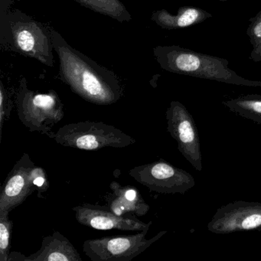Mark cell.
Listing matches in <instances>:
<instances>
[{"label": "cell", "instance_id": "cell-1", "mask_svg": "<svg viewBox=\"0 0 261 261\" xmlns=\"http://www.w3.org/2000/svg\"><path fill=\"white\" fill-rule=\"evenodd\" d=\"M50 30L54 50L59 56V75L62 82L90 103H117L123 94L117 74L72 48L54 29L50 27Z\"/></svg>", "mask_w": 261, "mask_h": 261}, {"label": "cell", "instance_id": "cell-2", "mask_svg": "<svg viewBox=\"0 0 261 261\" xmlns=\"http://www.w3.org/2000/svg\"><path fill=\"white\" fill-rule=\"evenodd\" d=\"M153 55L162 69L181 75L244 87H261V81L249 80L229 68L228 61L178 45H158Z\"/></svg>", "mask_w": 261, "mask_h": 261}, {"label": "cell", "instance_id": "cell-3", "mask_svg": "<svg viewBox=\"0 0 261 261\" xmlns=\"http://www.w3.org/2000/svg\"><path fill=\"white\" fill-rule=\"evenodd\" d=\"M0 44L6 51L33 58L46 66L54 65V45L50 27L21 10H10L0 22Z\"/></svg>", "mask_w": 261, "mask_h": 261}, {"label": "cell", "instance_id": "cell-4", "mask_svg": "<svg viewBox=\"0 0 261 261\" xmlns=\"http://www.w3.org/2000/svg\"><path fill=\"white\" fill-rule=\"evenodd\" d=\"M16 103L19 120L32 133L48 135L65 115L63 103L56 91L42 93L30 89L25 77L19 82Z\"/></svg>", "mask_w": 261, "mask_h": 261}, {"label": "cell", "instance_id": "cell-5", "mask_svg": "<svg viewBox=\"0 0 261 261\" xmlns=\"http://www.w3.org/2000/svg\"><path fill=\"white\" fill-rule=\"evenodd\" d=\"M47 137L61 146L88 151L124 148L136 143L135 139L115 126L88 120L65 125Z\"/></svg>", "mask_w": 261, "mask_h": 261}, {"label": "cell", "instance_id": "cell-6", "mask_svg": "<svg viewBox=\"0 0 261 261\" xmlns=\"http://www.w3.org/2000/svg\"><path fill=\"white\" fill-rule=\"evenodd\" d=\"M149 228L137 234L116 235L88 240L83 244V251L92 261H130L141 254L167 230H162L155 237L146 238Z\"/></svg>", "mask_w": 261, "mask_h": 261}, {"label": "cell", "instance_id": "cell-7", "mask_svg": "<svg viewBox=\"0 0 261 261\" xmlns=\"http://www.w3.org/2000/svg\"><path fill=\"white\" fill-rule=\"evenodd\" d=\"M129 175L152 192L185 194L195 186L189 172L163 160L133 168Z\"/></svg>", "mask_w": 261, "mask_h": 261}, {"label": "cell", "instance_id": "cell-8", "mask_svg": "<svg viewBox=\"0 0 261 261\" xmlns=\"http://www.w3.org/2000/svg\"><path fill=\"white\" fill-rule=\"evenodd\" d=\"M167 130L178 149L195 170H202V155L196 123L187 108L179 101L171 102L166 111Z\"/></svg>", "mask_w": 261, "mask_h": 261}, {"label": "cell", "instance_id": "cell-9", "mask_svg": "<svg viewBox=\"0 0 261 261\" xmlns=\"http://www.w3.org/2000/svg\"><path fill=\"white\" fill-rule=\"evenodd\" d=\"M207 229L217 234L261 230V202L239 200L221 206L207 224Z\"/></svg>", "mask_w": 261, "mask_h": 261}, {"label": "cell", "instance_id": "cell-10", "mask_svg": "<svg viewBox=\"0 0 261 261\" xmlns=\"http://www.w3.org/2000/svg\"><path fill=\"white\" fill-rule=\"evenodd\" d=\"M39 169L40 167L35 165L29 154L22 155L3 184L0 212H11L37 190L34 181Z\"/></svg>", "mask_w": 261, "mask_h": 261}, {"label": "cell", "instance_id": "cell-11", "mask_svg": "<svg viewBox=\"0 0 261 261\" xmlns=\"http://www.w3.org/2000/svg\"><path fill=\"white\" fill-rule=\"evenodd\" d=\"M73 211L77 222L96 230H143L152 224V221L146 224L137 218L120 216L108 206L85 203L73 207Z\"/></svg>", "mask_w": 261, "mask_h": 261}, {"label": "cell", "instance_id": "cell-12", "mask_svg": "<svg viewBox=\"0 0 261 261\" xmlns=\"http://www.w3.org/2000/svg\"><path fill=\"white\" fill-rule=\"evenodd\" d=\"M23 261H82V258L71 241L55 230L43 238L40 250L24 256Z\"/></svg>", "mask_w": 261, "mask_h": 261}, {"label": "cell", "instance_id": "cell-13", "mask_svg": "<svg viewBox=\"0 0 261 261\" xmlns=\"http://www.w3.org/2000/svg\"><path fill=\"white\" fill-rule=\"evenodd\" d=\"M112 195L108 199V207L120 216H143L147 213L149 206L145 202L137 189L133 186H121L111 183Z\"/></svg>", "mask_w": 261, "mask_h": 261}, {"label": "cell", "instance_id": "cell-14", "mask_svg": "<svg viewBox=\"0 0 261 261\" xmlns=\"http://www.w3.org/2000/svg\"><path fill=\"white\" fill-rule=\"evenodd\" d=\"M208 12L194 7H182L178 9L177 14L172 15L167 10L154 11L151 19L164 30H178L201 23L212 18Z\"/></svg>", "mask_w": 261, "mask_h": 261}, {"label": "cell", "instance_id": "cell-15", "mask_svg": "<svg viewBox=\"0 0 261 261\" xmlns=\"http://www.w3.org/2000/svg\"><path fill=\"white\" fill-rule=\"evenodd\" d=\"M231 112L248 119L256 123H261V96L248 94L229 99L222 102Z\"/></svg>", "mask_w": 261, "mask_h": 261}, {"label": "cell", "instance_id": "cell-16", "mask_svg": "<svg viewBox=\"0 0 261 261\" xmlns=\"http://www.w3.org/2000/svg\"><path fill=\"white\" fill-rule=\"evenodd\" d=\"M95 13L105 15L120 22H129L130 13L120 0H73Z\"/></svg>", "mask_w": 261, "mask_h": 261}, {"label": "cell", "instance_id": "cell-17", "mask_svg": "<svg viewBox=\"0 0 261 261\" xmlns=\"http://www.w3.org/2000/svg\"><path fill=\"white\" fill-rule=\"evenodd\" d=\"M10 212H0V261H8L10 238L13 227V221L9 218Z\"/></svg>", "mask_w": 261, "mask_h": 261}, {"label": "cell", "instance_id": "cell-18", "mask_svg": "<svg viewBox=\"0 0 261 261\" xmlns=\"http://www.w3.org/2000/svg\"><path fill=\"white\" fill-rule=\"evenodd\" d=\"M247 34L253 48L261 45V10L256 16L250 19Z\"/></svg>", "mask_w": 261, "mask_h": 261}, {"label": "cell", "instance_id": "cell-19", "mask_svg": "<svg viewBox=\"0 0 261 261\" xmlns=\"http://www.w3.org/2000/svg\"><path fill=\"white\" fill-rule=\"evenodd\" d=\"M8 94L7 90L4 88L3 82H0V132L2 134L4 121L10 115V111H8V105L10 103L8 100Z\"/></svg>", "mask_w": 261, "mask_h": 261}, {"label": "cell", "instance_id": "cell-20", "mask_svg": "<svg viewBox=\"0 0 261 261\" xmlns=\"http://www.w3.org/2000/svg\"><path fill=\"white\" fill-rule=\"evenodd\" d=\"M0 22L5 19L6 16L10 11V6L13 4L12 0H0Z\"/></svg>", "mask_w": 261, "mask_h": 261}, {"label": "cell", "instance_id": "cell-21", "mask_svg": "<svg viewBox=\"0 0 261 261\" xmlns=\"http://www.w3.org/2000/svg\"><path fill=\"white\" fill-rule=\"evenodd\" d=\"M249 59L254 62H261V45H259L256 48H253Z\"/></svg>", "mask_w": 261, "mask_h": 261}, {"label": "cell", "instance_id": "cell-22", "mask_svg": "<svg viewBox=\"0 0 261 261\" xmlns=\"http://www.w3.org/2000/svg\"><path fill=\"white\" fill-rule=\"evenodd\" d=\"M215 1H220V2H227V0H215Z\"/></svg>", "mask_w": 261, "mask_h": 261}]
</instances>
